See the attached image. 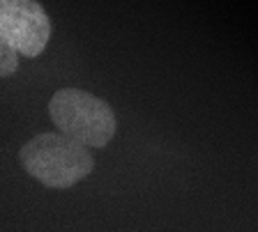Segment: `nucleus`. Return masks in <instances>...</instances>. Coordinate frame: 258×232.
Returning <instances> with one entry per match:
<instances>
[{"label":"nucleus","instance_id":"obj_3","mask_svg":"<svg viewBox=\"0 0 258 232\" xmlns=\"http://www.w3.org/2000/svg\"><path fill=\"white\" fill-rule=\"evenodd\" d=\"M0 30L19 55L37 58L51 39V19L37 0H0Z\"/></svg>","mask_w":258,"mask_h":232},{"label":"nucleus","instance_id":"obj_4","mask_svg":"<svg viewBox=\"0 0 258 232\" xmlns=\"http://www.w3.org/2000/svg\"><path fill=\"white\" fill-rule=\"evenodd\" d=\"M19 69V51L10 44V39L0 30V78L14 74Z\"/></svg>","mask_w":258,"mask_h":232},{"label":"nucleus","instance_id":"obj_1","mask_svg":"<svg viewBox=\"0 0 258 232\" xmlns=\"http://www.w3.org/2000/svg\"><path fill=\"white\" fill-rule=\"evenodd\" d=\"M26 173L48 189H72L86 179L95 168L90 147L64 134H39L26 143L19 152Z\"/></svg>","mask_w":258,"mask_h":232},{"label":"nucleus","instance_id":"obj_2","mask_svg":"<svg viewBox=\"0 0 258 232\" xmlns=\"http://www.w3.org/2000/svg\"><path fill=\"white\" fill-rule=\"evenodd\" d=\"M48 115L60 134L86 147H106L115 136V113L104 99L90 92L62 87L48 101Z\"/></svg>","mask_w":258,"mask_h":232}]
</instances>
